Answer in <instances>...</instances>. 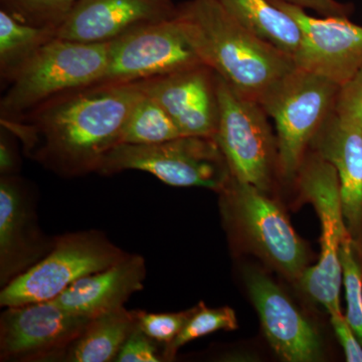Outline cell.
<instances>
[{"label": "cell", "mask_w": 362, "mask_h": 362, "mask_svg": "<svg viewBox=\"0 0 362 362\" xmlns=\"http://www.w3.org/2000/svg\"><path fill=\"white\" fill-rule=\"evenodd\" d=\"M144 93L141 82L98 84L70 90L25 115L0 119L25 156L64 177L99 171L121 143L124 124Z\"/></svg>", "instance_id": "obj_1"}, {"label": "cell", "mask_w": 362, "mask_h": 362, "mask_svg": "<svg viewBox=\"0 0 362 362\" xmlns=\"http://www.w3.org/2000/svg\"><path fill=\"white\" fill-rule=\"evenodd\" d=\"M202 63L240 94L259 101L295 68L285 52L264 42L226 13L218 0H192L178 7Z\"/></svg>", "instance_id": "obj_2"}, {"label": "cell", "mask_w": 362, "mask_h": 362, "mask_svg": "<svg viewBox=\"0 0 362 362\" xmlns=\"http://www.w3.org/2000/svg\"><path fill=\"white\" fill-rule=\"evenodd\" d=\"M108 49L109 42L52 40L9 84L0 101V119L18 118L59 95L101 82Z\"/></svg>", "instance_id": "obj_3"}, {"label": "cell", "mask_w": 362, "mask_h": 362, "mask_svg": "<svg viewBox=\"0 0 362 362\" xmlns=\"http://www.w3.org/2000/svg\"><path fill=\"white\" fill-rule=\"evenodd\" d=\"M339 88L295 66L259 100L275 124L278 170L285 180H296L312 139L334 110Z\"/></svg>", "instance_id": "obj_4"}, {"label": "cell", "mask_w": 362, "mask_h": 362, "mask_svg": "<svg viewBox=\"0 0 362 362\" xmlns=\"http://www.w3.org/2000/svg\"><path fill=\"white\" fill-rule=\"evenodd\" d=\"M140 170L176 187H204L221 192L230 169L214 137L180 136L157 144L121 143L105 157L99 175Z\"/></svg>", "instance_id": "obj_5"}, {"label": "cell", "mask_w": 362, "mask_h": 362, "mask_svg": "<svg viewBox=\"0 0 362 362\" xmlns=\"http://www.w3.org/2000/svg\"><path fill=\"white\" fill-rule=\"evenodd\" d=\"M296 180L303 197L315 207L321 223L318 263L306 268L298 281L303 291L322 305L328 314L337 313L341 312L340 247L350 235L343 216L337 173L329 162L309 149Z\"/></svg>", "instance_id": "obj_6"}, {"label": "cell", "mask_w": 362, "mask_h": 362, "mask_svg": "<svg viewBox=\"0 0 362 362\" xmlns=\"http://www.w3.org/2000/svg\"><path fill=\"white\" fill-rule=\"evenodd\" d=\"M128 255L99 230L59 235L49 254L2 287L0 305L7 308L51 301L78 279L115 265Z\"/></svg>", "instance_id": "obj_7"}, {"label": "cell", "mask_w": 362, "mask_h": 362, "mask_svg": "<svg viewBox=\"0 0 362 362\" xmlns=\"http://www.w3.org/2000/svg\"><path fill=\"white\" fill-rule=\"evenodd\" d=\"M220 122L216 138L230 177L268 192L278 169L277 137L259 102L216 75Z\"/></svg>", "instance_id": "obj_8"}, {"label": "cell", "mask_w": 362, "mask_h": 362, "mask_svg": "<svg viewBox=\"0 0 362 362\" xmlns=\"http://www.w3.org/2000/svg\"><path fill=\"white\" fill-rule=\"evenodd\" d=\"M223 214L247 244L288 278L299 280L307 252L287 216L266 192L230 177L221 192Z\"/></svg>", "instance_id": "obj_9"}, {"label": "cell", "mask_w": 362, "mask_h": 362, "mask_svg": "<svg viewBox=\"0 0 362 362\" xmlns=\"http://www.w3.org/2000/svg\"><path fill=\"white\" fill-rule=\"evenodd\" d=\"M101 82L128 84L202 65L180 16L133 28L109 42Z\"/></svg>", "instance_id": "obj_10"}, {"label": "cell", "mask_w": 362, "mask_h": 362, "mask_svg": "<svg viewBox=\"0 0 362 362\" xmlns=\"http://www.w3.org/2000/svg\"><path fill=\"white\" fill-rule=\"evenodd\" d=\"M52 301L7 307L0 317L1 361H61L90 321Z\"/></svg>", "instance_id": "obj_11"}, {"label": "cell", "mask_w": 362, "mask_h": 362, "mask_svg": "<svg viewBox=\"0 0 362 362\" xmlns=\"http://www.w3.org/2000/svg\"><path fill=\"white\" fill-rule=\"evenodd\" d=\"M296 21L302 42L294 64L341 87L362 66V26L349 18H314L304 9L271 0Z\"/></svg>", "instance_id": "obj_12"}, {"label": "cell", "mask_w": 362, "mask_h": 362, "mask_svg": "<svg viewBox=\"0 0 362 362\" xmlns=\"http://www.w3.org/2000/svg\"><path fill=\"white\" fill-rule=\"evenodd\" d=\"M245 281L274 351L285 361H321L322 342L318 332L284 291L256 269L246 271Z\"/></svg>", "instance_id": "obj_13"}, {"label": "cell", "mask_w": 362, "mask_h": 362, "mask_svg": "<svg viewBox=\"0 0 362 362\" xmlns=\"http://www.w3.org/2000/svg\"><path fill=\"white\" fill-rule=\"evenodd\" d=\"M145 93L154 98L182 136L214 137L220 122L216 75L202 64L142 81Z\"/></svg>", "instance_id": "obj_14"}, {"label": "cell", "mask_w": 362, "mask_h": 362, "mask_svg": "<svg viewBox=\"0 0 362 362\" xmlns=\"http://www.w3.org/2000/svg\"><path fill=\"white\" fill-rule=\"evenodd\" d=\"M54 239L47 240L37 226V216L21 178L0 180V283L2 287L44 258Z\"/></svg>", "instance_id": "obj_15"}, {"label": "cell", "mask_w": 362, "mask_h": 362, "mask_svg": "<svg viewBox=\"0 0 362 362\" xmlns=\"http://www.w3.org/2000/svg\"><path fill=\"white\" fill-rule=\"evenodd\" d=\"M173 0H80L57 30V37L103 44L138 26L177 16Z\"/></svg>", "instance_id": "obj_16"}, {"label": "cell", "mask_w": 362, "mask_h": 362, "mask_svg": "<svg viewBox=\"0 0 362 362\" xmlns=\"http://www.w3.org/2000/svg\"><path fill=\"white\" fill-rule=\"evenodd\" d=\"M337 170L343 216L351 239L362 249V129L333 110L310 148Z\"/></svg>", "instance_id": "obj_17"}, {"label": "cell", "mask_w": 362, "mask_h": 362, "mask_svg": "<svg viewBox=\"0 0 362 362\" xmlns=\"http://www.w3.org/2000/svg\"><path fill=\"white\" fill-rule=\"evenodd\" d=\"M145 277L144 259L129 254L115 265L78 279L51 301L71 313L94 318L124 307L134 293L143 289Z\"/></svg>", "instance_id": "obj_18"}, {"label": "cell", "mask_w": 362, "mask_h": 362, "mask_svg": "<svg viewBox=\"0 0 362 362\" xmlns=\"http://www.w3.org/2000/svg\"><path fill=\"white\" fill-rule=\"evenodd\" d=\"M138 327L136 311L125 307L105 312L90 319L83 332L66 350L62 361H115L121 349Z\"/></svg>", "instance_id": "obj_19"}, {"label": "cell", "mask_w": 362, "mask_h": 362, "mask_svg": "<svg viewBox=\"0 0 362 362\" xmlns=\"http://www.w3.org/2000/svg\"><path fill=\"white\" fill-rule=\"evenodd\" d=\"M218 1L247 30L294 59L301 47V30L289 14L272 4L271 0Z\"/></svg>", "instance_id": "obj_20"}, {"label": "cell", "mask_w": 362, "mask_h": 362, "mask_svg": "<svg viewBox=\"0 0 362 362\" xmlns=\"http://www.w3.org/2000/svg\"><path fill=\"white\" fill-rule=\"evenodd\" d=\"M57 37V28L23 23L0 11V76L11 84L35 54Z\"/></svg>", "instance_id": "obj_21"}, {"label": "cell", "mask_w": 362, "mask_h": 362, "mask_svg": "<svg viewBox=\"0 0 362 362\" xmlns=\"http://www.w3.org/2000/svg\"><path fill=\"white\" fill-rule=\"evenodd\" d=\"M180 136L182 135L168 112L144 90L131 109L124 124L121 143L157 144L175 139Z\"/></svg>", "instance_id": "obj_22"}, {"label": "cell", "mask_w": 362, "mask_h": 362, "mask_svg": "<svg viewBox=\"0 0 362 362\" xmlns=\"http://www.w3.org/2000/svg\"><path fill=\"white\" fill-rule=\"evenodd\" d=\"M339 256L347 303L345 318L362 345V249L349 235Z\"/></svg>", "instance_id": "obj_23"}, {"label": "cell", "mask_w": 362, "mask_h": 362, "mask_svg": "<svg viewBox=\"0 0 362 362\" xmlns=\"http://www.w3.org/2000/svg\"><path fill=\"white\" fill-rule=\"evenodd\" d=\"M239 327L235 311L230 307L209 308L202 302L195 306L192 317L170 344L164 347V358L173 359L183 345L218 330H235Z\"/></svg>", "instance_id": "obj_24"}, {"label": "cell", "mask_w": 362, "mask_h": 362, "mask_svg": "<svg viewBox=\"0 0 362 362\" xmlns=\"http://www.w3.org/2000/svg\"><path fill=\"white\" fill-rule=\"evenodd\" d=\"M80 0H0L1 9L23 23L58 30Z\"/></svg>", "instance_id": "obj_25"}, {"label": "cell", "mask_w": 362, "mask_h": 362, "mask_svg": "<svg viewBox=\"0 0 362 362\" xmlns=\"http://www.w3.org/2000/svg\"><path fill=\"white\" fill-rule=\"evenodd\" d=\"M194 310L195 307L175 313H149L137 310L138 328L147 337L168 346L180 334Z\"/></svg>", "instance_id": "obj_26"}, {"label": "cell", "mask_w": 362, "mask_h": 362, "mask_svg": "<svg viewBox=\"0 0 362 362\" xmlns=\"http://www.w3.org/2000/svg\"><path fill=\"white\" fill-rule=\"evenodd\" d=\"M334 111L362 129V66L339 88Z\"/></svg>", "instance_id": "obj_27"}, {"label": "cell", "mask_w": 362, "mask_h": 362, "mask_svg": "<svg viewBox=\"0 0 362 362\" xmlns=\"http://www.w3.org/2000/svg\"><path fill=\"white\" fill-rule=\"evenodd\" d=\"M165 361L159 354L156 340L147 337L139 328H136L117 356L118 362H159Z\"/></svg>", "instance_id": "obj_28"}, {"label": "cell", "mask_w": 362, "mask_h": 362, "mask_svg": "<svg viewBox=\"0 0 362 362\" xmlns=\"http://www.w3.org/2000/svg\"><path fill=\"white\" fill-rule=\"evenodd\" d=\"M330 321L337 333L338 341L349 362H362V345L358 341L342 312L331 313Z\"/></svg>", "instance_id": "obj_29"}, {"label": "cell", "mask_w": 362, "mask_h": 362, "mask_svg": "<svg viewBox=\"0 0 362 362\" xmlns=\"http://www.w3.org/2000/svg\"><path fill=\"white\" fill-rule=\"evenodd\" d=\"M302 9H312L322 18H349L354 11L349 4H341L337 0H276Z\"/></svg>", "instance_id": "obj_30"}, {"label": "cell", "mask_w": 362, "mask_h": 362, "mask_svg": "<svg viewBox=\"0 0 362 362\" xmlns=\"http://www.w3.org/2000/svg\"><path fill=\"white\" fill-rule=\"evenodd\" d=\"M18 166V156L13 144L8 141V138L2 130L0 137V173L1 175H13Z\"/></svg>", "instance_id": "obj_31"}]
</instances>
